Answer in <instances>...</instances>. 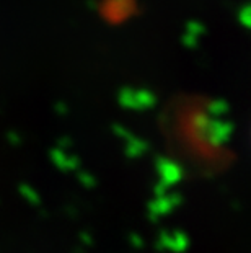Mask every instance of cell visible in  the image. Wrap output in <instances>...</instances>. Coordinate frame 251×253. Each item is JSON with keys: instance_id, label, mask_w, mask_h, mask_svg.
I'll return each mask as SVG.
<instances>
[]
</instances>
